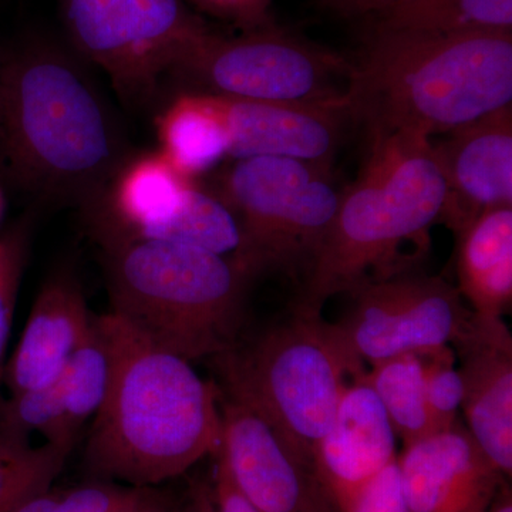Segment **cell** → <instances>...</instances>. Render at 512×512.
I'll return each mask as SVG.
<instances>
[{"label":"cell","instance_id":"obj_35","mask_svg":"<svg viewBox=\"0 0 512 512\" xmlns=\"http://www.w3.org/2000/svg\"><path fill=\"white\" fill-rule=\"evenodd\" d=\"M0 208H2V198H0Z\"/></svg>","mask_w":512,"mask_h":512},{"label":"cell","instance_id":"obj_10","mask_svg":"<svg viewBox=\"0 0 512 512\" xmlns=\"http://www.w3.org/2000/svg\"><path fill=\"white\" fill-rule=\"evenodd\" d=\"M348 296L349 311L333 325L363 366L450 346L473 315L457 286L421 272L367 285Z\"/></svg>","mask_w":512,"mask_h":512},{"label":"cell","instance_id":"obj_22","mask_svg":"<svg viewBox=\"0 0 512 512\" xmlns=\"http://www.w3.org/2000/svg\"><path fill=\"white\" fill-rule=\"evenodd\" d=\"M365 379L389 417L394 434L404 444L437 431L427 404L423 363L417 353L375 363Z\"/></svg>","mask_w":512,"mask_h":512},{"label":"cell","instance_id":"obj_16","mask_svg":"<svg viewBox=\"0 0 512 512\" xmlns=\"http://www.w3.org/2000/svg\"><path fill=\"white\" fill-rule=\"evenodd\" d=\"M396 434L365 375L350 380L313 457L333 504L393 461Z\"/></svg>","mask_w":512,"mask_h":512},{"label":"cell","instance_id":"obj_1","mask_svg":"<svg viewBox=\"0 0 512 512\" xmlns=\"http://www.w3.org/2000/svg\"><path fill=\"white\" fill-rule=\"evenodd\" d=\"M133 153L82 57L35 39L0 63V157L20 187L84 214Z\"/></svg>","mask_w":512,"mask_h":512},{"label":"cell","instance_id":"obj_18","mask_svg":"<svg viewBox=\"0 0 512 512\" xmlns=\"http://www.w3.org/2000/svg\"><path fill=\"white\" fill-rule=\"evenodd\" d=\"M457 237V289L471 312L503 318L512 305V207L481 214Z\"/></svg>","mask_w":512,"mask_h":512},{"label":"cell","instance_id":"obj_14","mask_svg":"<svg viewBox=\"0 0 512 512\" xmlns=\"http://www.w3.org/2000/svg\"><path fill=\"white\" fill-rule=\"evenodd\" d=\"M211 97L227 128L229 160L281 157L332 165L352 121L346 106Z\"/></svg>","mask_w":512,"mask_h":512},{"label":"cell","instance_id":"obj_2","mask_svg":"<svg viewBox=\"0 0 512 512\" xmlns=\"http://www.w3.org/2000/svg\"><path fill=\"white\" fill-rule=\"evenodd\" d=\"M110 352L106 397L93 417L86 466L100 478L153 488L220 451V392L190 360L116 313L97 316Z\"/></svg>","mask_w":512,"mask_h":512},{"label":"cell","instance_id":"obj_8","mask_svg":"<svg viewBox=\"0 0 512 512\" xmlns=\"http://www.w3.org/2000/svg\"><path fill=\"white\" fill-rule=\"evenodd\" d=\"M352 60L278 25L228 36L210 29L164 79L178 93L229 99L346 106Z\"/></svg>","mask_w":512,"mask_h":512},{"label":"cell","instance_id":"obj_4","mask_svg":"<svg viewBox=\"0 0 512 512\" xmlns=\"http://www.w3.org/2000/svg\"><path fill=\"white\" fill-rule=\"evenodd\" d=\"M369 137V156L342 191L293 313L316 318L335 296L419 272L429 254L446 195L430 138Z\"/></svg>","mask_w":512,"mask_h":512},{"label":"cell","instance_id":"obj_26","mask_svg":"<svg viewBox=\"0 0 512 512\" xmlns=\"http://www.w3.org/2000/svg\"><path fill=\"white\" fill-rule=\"evenodd\" d=\"M156 493L154 488L96 481L70 490H57L53 512H136Z\"/></svg>","mask_w":512,"mask_h":512},{"label":"cell","instance_id":"obj_19","mask_svg":"<svg viewBox=\"0 0 512 512\" xmlns=\"http://www.w3.org/2000/svg\"><path fill=\"white\" fill-rule=\"evenodd\" d=\"M160 153L184 174L208 173L228 158V134L208 94L178 93L157 120Z\"/></svg>","mask_w":512,"mask_h":512},{"label":"cell","instance_id":"obj_13","mask_svg":"<svg viewBox=\"0 0 512 512\" xmlns=\"http://www.w3.org/2000/svg\"><path fill=\"white\" fill-rule=\"evenodd\" d=\"M409 512H485L505 477L460 423L397 456Z\"/></svg>","mask_w":512,"mask_h":512},{"label":"cell","instance_id":"obj_12","mask_svg":"<svg viewBox=\"0 0 512 512\" xmlns=\"http://www.w3.org/2000/svg\"><path fill=\"white\" fill-rule=\"evenodd\" d=\"M441 136L431 141L446 187L439 222L458 235L484 212L512 207V104Z\"/></svg>","mask_w":512,"mask_h":512},{"label":"cell","instance_id":"obj_17","mask_svg":"<svg viewBox=\"0 0 512 512\" xmlns=\"http://www.w3.org/2000/svg\"><path fill=\"white\" fill-rule=\"evenodd\" d=\"M83 286L70 268H60L37 293L28 323L8 366L13 394L55 383L92 325Z\"/></svg>","mask_w":512,"mask_h":512},{"label":"cell","instance_id":"obj_25","mask_svg":"<svg viewBox=\"0 0 512 512\" xmlns=\"http://www.w3.org/2000/svg\"><path fill=\"white\" fill-rule=\"evenodd\" d=\"M424 370L427 404L436 430H446L458 421L464 387L456 356L450 346L419 352Z\"/></svg>","mask_w":512,"mask_h":512},{"label":"cell","instance_id":"obj_6","mask_svg":"<svg viewBox=\"0 0 512 512\" xmlns=\"http://www.w3.org/2000/svg\"><path fill=\"white\" fill-rule=\"evenodd\" d=\"M214 359L227 399L261 417L312 468L346 386L367 372L333 323L298 313Z\"/></svg>","mask_w":512,"mask_h":512},{"label":"cell","instance_id":"obj_31","mask_svg":"<svg viewBox=\"0 0 512 512\" xmlns=\"http://www.w3.org/2000/svg\"><path fill=\"white\" fill-rule=\"evenodd\" d=\"M211 485L217 512H258L238 490L220 456Z\"/></svg>","mask_w":512,"mask_h":512},{"label":"cell","instance_id":"obj_23","mask_svg":"<svg viewBox=\"0 0 512 512\" xmlns=\"http://www.w3.org/2000/svg\"><path fill=\"white\" fill-rule=\"evenodd\" d=\"M150 239L190 245L231 259L242 245L241 227L231 208L210 188L194 183L174 214Z\"/></svg>","mask_w":512,"mask_h":512},{"label":"cell","instance_id":"obj_5","mask_svg":"<svg viewBox=\"0 0 512 512\" xmlns=\"http://www.w3.org/2000/svg\"><path fill=\"white\" fill-rule=\"evenodd\" d=\"M94 237L103 249L111 312L190 362L238 345L252 279L231 258L174 242Z\"/></svg>","mask_w":512,"mask_h":512},{"label":"cell","instance_id":"obj_11","mask_svg":"<svg viewBox=\"0 0 512 512\" xmlns=\"http://www.w3.org/2000/svg\"><path fill=\"white\" fill-rule=\"evenodd\" d=\"M218 456L258 512H338L312 467L282 444L271 427L242 404L221 406Z\"/></svg>","mask_w":512,"mask_h":512},{"label":"cell","instance_id":"obj_34","mask_svg":"<svg viewBox=\"0 0 512 512\" xmlns=\"http://www.w3.org/2000/svg\"><path fill=\"white\" fill-rule=\"evenodd\" d=\"M136 512H170V504L165 500L164 495L157 491L156 495Z\"/></svg>","mask_w":512,"mask_h":512},{"label":"cell","instance_id":"obj_21","mask_svg":"<svg viewBox=\"0 0 512 512\" xmlns=\"http://www.w3.org/2000/svg\"><path fill=\"white\" fill-rule=\"evenodd\" d=\"M367 26L433 35L512 32V0H406Z\"/></svg>","mask_w":512,"mask_h":512},{"label":"cell","instance_id":"obj_7","mask_svg":"<svg viewBox=\"0 0 512 512\" xmlns=\"http://www.w3.org/2000/svg\"><path fill=\"white\" fill-rule=\"evenodd\" d=\"M332 165L281 157L231 160L210 190L231 208L242 245L235 262L254 281L305 279L338 212L342 191Z\"/></svg>","mask_w":512,"mask_h":512},{"label":"cell","instance_id":"obj_27","mask_svg":"<svg viewBox=\"0 0 512 512\" xmlns=\"http://www.w3.org/2000/svg\"><path fill=\"white\" fill-rule=\"evenodd\" d=\"M32 221L23 218L0 237V360L6 346L15 315L16 299L26 254H28Z\"/></svg>","mask_w":512,"mask_h":512},{"label":"cell","instance_id":"obj_28","mask_svg":"<svg viewBox=\"0 0 512 512\" xmlns=\"http://www.w3.org/2000/svg\"><path fill=\"white\" fill-rule=\"evenodd\" d=\"M338 512H409L397 457L336 503Z\"/></svg>","mask_w":512,"mask_h":512},{"label":"cell","instance_id":"obj_20","mask_svg":"<svg viewBox=\"0 0 512 512\" xmlns=\"http://www.w3.org/2000/svg\"><path fill=\"white\" fill-rule=\"evenodd\" d=\"M110 369L109 345L97 316H93L86 336L59 377L62 420L56 446L72 450L83 424L99 412L109 387Z\"/></svg>","mask_w":512,"mask_h":512},{"label":"cell","instance_id":"obj_15","mask_svg":"<svg viewBox=\"0 0 512 512\" xmlns=\"http://www.w3.org/2000/svg\"><path fill=\"white\" fill-rule=\"evenodd\" d=\"M451 345L460 355L468 433L505 477L512 473V336L503 318L476 313Z\"/></svg>","mask_w":512,"mask_h":512},{"label":"cell","instance_id":"obj_32","mask_svg":"<svg viewBox=\"0 0 512 512\" xmlns=\"http://www.w3.org/2000/svg\"><path fill=\"white\" fill-rule=\"evenodd\" d=\"M170 512H217L212 485L205 481H192L185 491L183 501Z\"/></svg>","mask_w":512,"mask_h":512},{"label":"cell","instance_id":"obj_33","mask_svg":"<svg viewBox=\"0 0 512 512\" xmlns=\"http://www.w3.org/2000/svg\"><path fill=\"white\" fill-rule=\"evenodd\" d=\"M485 512H512L511 488L504 483Z\"/></svg>","mask_w":512,"mask_h":512},{"label":"cell","instance_id":"obj_30","mask_svg":"<svg viewBox=\"0 0 512 512\" xmlns=\"http://www.w3.org/2000/svg\"><path fill=\"white\" fill-rule=\"evenodd\" d=\"M320 8L349 22H373L406 0H316Z\"/></svg>","mask_w":512,"mask_h":512},{"label":"cell","instance_id":"obj_24","mask_svg":"<svg viewBox=\"0 0 512 512\" xmlns=\"http://www.w3.org/2000/svg\"><path fill=\"white\" fill-rule=\"evenodd\" d=\"M70 451L47 441L40 447H0V512H13L30 495L52 487Z\"/></svg>","mask_w":512,"mask_h":512},{"label":"cell","instance_id":"obj_3","mask_svg":"<svg viewBox=\"0 0 512 512\" xmlns=\"http://www.w3.org/2000/svg\"><path fill=\"white\" fill-rule=\"evenodd\" d=\"M346 107L369 136H441L512 104V32L458 35L367 26Z\"/></svg>","mask_w":512,"mask_h":512},{"label":"cell","instance_id":"obj_9","mask_svg":"<svg viewBox=\"0 0 512 512\" xmlns=\"http://www.w3.org/2000/svg\"><path fill=\"white\" fill-rule=\"evenodd\" d=\"M57 2L74 53L134 103L153 99L175 60L211 29L183 0Z\"/></svg>","mask_w":512,"mask_h":512},{"label":"cell","instance_id":"obj_29","mask_svg":"<svg viewBox=\"0 0 512 512\" xmlns=\"http://www.w3.org/2000/svg\"><path fill=\"white\" fill-rule=\"evenodd\" d=\"M198 15L210 16L245 32L275 23L274 0H183Z\"/></svg>","mask_w":512,"mask_h":512}]
</instances>
